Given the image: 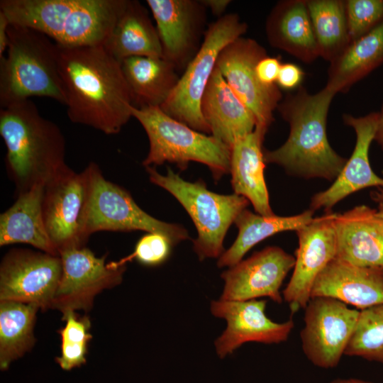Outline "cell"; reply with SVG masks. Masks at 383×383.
I'll use <instances>...</instances> for the list:
<instances>
[{
	"instance_id": "obj_36",
	"label": "cell",
	"mask_w": 383,
	"mask_h": 383,
	"mask_svg": "<svg viewBox=\"0 0 383 383\" xmlns=\"http://www.w3.org/2000/svg\"><path fill=\"white\" fill-rule=\"evenodd\" d=\"M282 63L278 57L268 55L262 58L257 64L255 71L261 83L266 86L277 84Z\"/></svg>"
},
{
	"instance_id": "obj_32",
	"label": "cell",
	"mask_w": 383,
	"mask_h": 383,
	"mask_svg": "<svg viewBox=\"0 0 383 383\" xmlns=\"http://www.w3.org/2000/svg\"><path fill=\"white\" fill-rule=\"evenodd\" d=\"M345 355L383 364V304L360 311Z\"/></svg>"
},
{
	"instance_id": "obj_15",
	"label": "cell",
	"mask_w": 383,
	"mask_h": 383,
	"mask_svg": "<svg viewBox=\"0 0 383 383\" xmlns=\"http://www.w3.org/2000/svg\"><path fill=\"white\" fill-rule=\"evenodd\" d=\"M335 215L332 211H326L296 231L298 248L295 263L290 280L283 291V299L292 313L305 309L316 278L336 257Z\"/></svg>"
},
{
	"instance_id": "obj_31",
	"label": "cell",
	"mask_w": 383,
	"mask_h": 383,
	"mask_svg": "<svg viewBox=\"0 0 383 383\" xmlns=\"http://www.w3.org/2000/svg\"><path fill=\"white\" fill-rule=\"evenodd\" d=\"M320 57L334 60L350 43L345 1L307 0Z\"/></svg>"
},
{
	"instance_id": "obj_5",
	"label": "cell",
	"mask_w": 383,
	"mask_h": 383,
	"mask_svg": "<svg viewBox=\"0 0 383 383\" xmlns=\"http://www.w3.org/2000/svg\"><path fill=\"white\" fill-rule=\"evenodd\" d=\"M48 97L64 105L59 48L35 29L10 24L7 55L0 60V106Z\"/></svg>"
},
{
	"instance_id": "obj_10",
	"label": "cell",
	"mask_w": 383,
	"mask_h": 383,
	"mask_svg": "<svg viewBox=\"0 0 383 383\" xmlns=\"http://www.w3.org/2000/svg\"><path fill=\"white\" fill-rule=\"evenodd\" d=\"M89 191L87 167L75 172L70 167L44 187L43 215L49 237L59 252L84 247V218Z\"/></svg>"
},
{
	"instance_id": "obj_34",
	"label": "cell",
	"mask_w": 383,
	"mask_h": 383,
	"mask_svg": "<svg viewBox=\"0 0 383 383\" xmlns=\"http://www.w3.org/2000/svg\"><path fill=\"white\" fill-rule=\"evenodd\" d=\"M345 7L350 43L383 22V0H347Z\"/></svg>"
},
{
	"instance_id": "obj_9",
	"label": "cell",
	"mask_w": 383,
	"mask_h": 383,
	"mask_svg": "<svg viewBox=\"0 0 383 383\" xmlns=\"http://www.w3.org/2000/svg\"><path fill=\"white\" fill-rule=\"evenodd\" d=\"M87 167L89 191L84 234L87 239L92 233L103 231L157 233L166 236L173 245L189 238L182 226L162 221L144 211L128 192L107 180L95 162Z\"/></svg>"
},
{
	"instance_id": "obj_4",
	"label": "cell",
	"mask_w": 383,
	"mask_h": 383,
	"mask_svg": "<svg viewBox=\"0 0 383 383\" xmlns=\"http://www.w3.org/2000/svg\"><path fill=\"white\" fill-rule=\"evenodd\" d=\"M128 0H1L11 24L41 32L67 48L103 45Z\"/></svg>"
},
{
	"instance_id": "obj_41",
	"label": "cell",
	"mask_w": 383,
	"mask_h": 383,
	"mask_svg": "<svg viewBox=\"0 0 383 383\" xmlns=\"http://www.w3.org/2000/svg\"><path fill=\"white\" fill-rule=\"evenodd\" d=\"M330 383H374L369 381H365L359 379H335L332 380Z\"/></svg>"
},
{
	"instance_id": "obj_28",
	"label": "cell",
	"mask_w": 383,
	"mask_h": 383,
	"mask_svg": "<svg viewBox=\"0 0 383 383\" xmlns=\"http://www.w3.org/2000/svg\"><path fill=\"white\" fill-rule=\"evenodd\" d=\"M383 64V22L370 33L352 41L330 62L326 87L346 93L353 85Z\"/></svg>"
},
{
	"instance_id": "obj_42",
	"label": "cell",
	"mask_w": 383,
	"mask_h": 383,
	"mask_svg": "<svg viewBox=\"0 0 383 383\" xmlns=\"http://www.w3.org/2000/svg\"><path fill=\"white\" fill-rule=\"evenodd\" d=\"M370 197L375 202H383V188H377L370 193Z\"/></svg>"
},
{
	"instance_id": "obj_40",
	"label": "cell",
	"mask_w": 383,
	"mask_h": 383,
	"mask_svg": "<svg viewBox=\"0 0 383 383\" xmlns=\"http://www.w3.org/2000/svg\"><path fill=\"white\" fill-rule=\"evenodd\" d=\"M374 141L380 146L383 150V104L378 111V124L375 134Z\"/></svg>"
},
{
	"instance_id": "obj_27",
	"label": "cell",
	"mask_w": 383,
	"mask_h": 383,
	"mask_svg": "<svg viewBox=\"0 0 383 383\" xmlns=\"http://www.w3.org/2000/svg\"><path fill=\"white\" fill-rule=\"evenodd\" d=\"M121 64L136 107H160L180 77L174 66L164 57H132Z\"/></svg>"
},
{
	"instance_id": "obj_18",
	"label": "cell",
	"mask_w": 383,
	"mask_h": 383,
	"mask_svg": "<svg viewBox=\"0 0 383 383\" xmlns=\"http://www.w3.org/2000/svg\"><path fill=\"white\" fill-rule=\"evenodd\" d=\"M294 263L295 257L279 247L270 246L256 252L222 273L224 287L220 299L268 297L280 304L283 300L280 287Z\"/></svg>"
},
{
	"instance_id": "obj_3",
	"label": "cell",
	"mask_w": 383,
	"mask_h": 383,
	"mask_svg": "<svg viewBox=\"0 0 383 383\" xmlns=\"http://www.w3.org/2000/svg\"><path fill=\"white\" fill-rule=\"evenodd\" d=\"M0 135L6 147V170L17 195L45 186L69 167L62 132L43 117L30 99L1 109Z\"/></svg>"
},
{
	"instance_id": "obj_24",
	"label": "cell",
	"mask_w": 383,
	"mask_h": 383,
	"mask_svg": "<svg viewBox=\"0 0 383 383\" xmlns=\"http://www.w3.org/2000/svg\"><path fill=\"white\" fill-rule=\"evenodd\" d=\"M265 32L271 46L305 63L320 57L307 0L278 1L267 18Z\"/></svg>"
},
{
	"instance_id": "obj_29",
	"label": "cell",
	"mask_w": 383,
	"mask_h": 383,
	"mask_svg": "<svg viewBox=\"0 0 383 383\" xmlns=\"http://www.w3.org/2000/svg\"><path fill=\"white\" fill-rule=\"evenodd\" d=\"M314 211L308 209L297 215L265 216L244 209L234 223L238 229L233 245L221 255L219 267H232L242 260L243 256L256 244L278 233L296 231L313 218Z\"/></svg>"
},
{
	"instance_id": "obj_8",
	"label": "cell",
	"mask_w": 383,
	"mask_h": 383,
	"mask_svg": "<svg viewBox=\"0 0 383 383\" xmlns=\"http://www.w3.org/2000/svg\"><path fill=\"white\" fill-rule=\"evenodd\" d=\"M248 25L237 13H227L211 23L203 41L184 69L172 92L160 106L173 118L204 133H211L201 111V101L221 50L243 36Z\"/></svg>"
},
{
	"instance_id": "obj_38",
	"label": "cell",
	"mask_w": 383,
	"mask_h": 383,
	"mask_svg": "<svg viewBox=\"0 0 383 383\" xmlns=\"http://www.w3.org/2000/svg\"><path fill=\"white\" fill-rule=\"evenodd\" d=\"M10 22L6 16L0 11V60L4 57L9 45V28Z\"/></svg>"
},
{
	"instance_id": "obj_7",
	"label": "cell",
	"mask_w": 383,
	"mask_h": 383,
	"mask_svg": "<svg viewBox=\"0 0 383 383\" xmlns=\"http://www.w3.org/2000/svg\"><path fill=\"white\" fill-rule=\"evenodd\" d=\"M145 168L150 181L174 196L190 216L197 231L194 250L199 260L219 258L224 252L223 243L229 227L247 209L249 201L235 193L213 192L202 180L186 181L170 167L165 175L155 167Z\"/></svg>"
},
{
	"instance_id": "obj_25",
	"label": "cell",
	"mask_w": 383,
	"mask_h": 383,
	"mask_svg": "<svg viewBox=\"0 0 383 383\" xmlns=\"http://www.w3.org/2000/svg\"><path fill=\"white\" fill-rule=\"evenodd\" d=\"M44 185L17 195L13 204L0 215V245L25 243L50 255L59 252L48 233L43 215Z\"/></svg>"
},
{
	"instance_id": "obj_12",
	"label": "cell",
	"mask_w": 383,
	"mask_h": 383,
	"mask_svg": "<svg viewBox=\"0 0 383 383\" xmlns=\"http://www.w3.org/2000/svg\"><path fill=\"white\" fill-rule=\"evenodd\" d=\"M360 311L330 297L311 298L300 333L302 350L314 365L335 367L349 343Z\"/></svg>"
},
{
	"instance_id": "obj_37",
	"label": "cell",
	"mask_w": 383,
	"mask_h": 383,
	"mask_svg": "<svg viewBox=\"0 0 383 383\" xmlns=\"http://www.w3.org/2000/svg\"><path fill=\"white\" fill-rule=\"evenodd\" d=\"M304 72L300 67L294 63H283L281 65L277 84L279 87L291 90L298 89L304 79Z\"/></svg>"
},
{
	"instance_id": "obj_2",
	"label": "cell",
	"mask_w": 383,
	"mask_h": 383,
	"mask_svg": "<svg viewBox=\"0 0 383 383\" xmlns=\"http://www.w3.org/2000/svg\"><path fill=\"white\" fill-rule=\"evenodd\" d=\"M336 94L325 87L310 94L300 86L288 93L277 109L289 125V134L278 148L264 150L265 163L276 164L295 176L334 181L347 159L331 146L326 134L327 116Z\"/></svg>"
},
{
	"instance_id": "obj_17",
	"label": "cell",
	"mask_w": 383,
	"mask_h": 383,
	"mask_svg": "<svg viewBox=\"0 0 383 383\" xmlns=\"http://www.w3.org/2000/svg\"><path fill=\"white\" fill-rule=\"evenodd\" d=\"M267 301H212L211 311L227 322L226 329L215 341L218 355L223 358L247 342L279 343L287 340L294 327L290 318L283 323L270 320L265 314Z\"/></svg>"
},
{
	"instance_id": "obj_6",
	"label": "cell",
	"mask_w": 383,
	"mask_h": 383,
	"mask_svg": "<svg viewBox=\"0 0 383 383\" xmlns=\"http://www.w3.org/2000/svg\"><path fill=\"white\" fill-rule=\"evenodd\" d=\"M131 113L148 138L145 167L170 162L184 170L190 162H198L210 169L215 180L230 172L231 148L213 135L173 118L160 106H133Z\"/></svg>"
},
{
	"instance_id": "obj_20",
	"label": "cell",
	"mask_w": 383,
	"mask_h": 383,
	"mask_svg": "<svg viewBox=\"0 0 383 383\" xmlns=\"http://www.w3.org/2000/svg\"><path fill=\"white\" fill-rule=\"evenodd\" d=\"M336 213V257L362 267H383V202Z\"/></svg>"
},
{
	"instance_id": "obj_23",
	"label": "cell",
	"mask_w": 383,
	"mask_h": 383,
	"mask_svg": "<svg viewBox=\"0 0 383 383\" xmlns=\"http://www.w3.org/2000/svg\"><path fill=\"white\" fill-rule=\"evenodd\" d=\"M267 129L256 126L254 131L237 139L231 148L230 172L234 193L246 198L256 213L274 215L270 204L264 171L262 143Z\"/></svg>"
},
{
	"instance_id": "obj_39",
	"label": "cell",
	"mask_w": 383,
	"mask_h": 383,
	"mask_svg": "<svg viewBox=\"0 0 383 383\" xmlns=\"http://www.w3.org/2000/svg\"><path fill=\"white\" fill-rule=\"evenodd\" d=\"M202 4L210 9L211 13L218 18L223 16L228 6L231 4L230 0H201Z\"/></svg>"
},
{
	"instance_id": "obj_35",
	"label": "cell",
	"mask_w": 383,
	"mask_h": 383,
	"mask_svg": "<svg viewBox=\"0 0 383 383\" xmlns=\"http://www.w3.org/2000/svg\"><path fill=\"white\" fill-rule=\"evenodd\" d=\"M172 246L166 236L157 233H148L139 239L133 253L118 262L126 265L135 259L144 265H159L169 257Z\"/></svg>"
},
{
	"instance_id": "obj_14",
	"label": "cell",
	"mask_w": 383,
	"mask_h": 383,
	"mask_svg": "<svg viewBox=\"0 0 383 383\" xmlns=\"http://www.w3.org/2000/svg\"><path fill=\"white\" fill-rule=\"evenodd\" d=\"M62 272L51 309L89 311L95 296L121 283L126 265L106 263V255L96 257L89 248H72L60 252Z\"/></svg>"
},
{
	"instance_id": "obj_22",
	"label": "cell",
	"mask_w": 383,
	"mask_h": 383,
	"mask_svg": "<svg viewBox=\"0 0 383 383\" xmlns=\"http://www.w3.org/2000/svg\"><path fill=\"white\" fill-rule=\"evenodd\" d=\"M201 114L211 135L229 148L252 132L257 121L216 66L201 101Z\"/></svg>"
},
{
	"instance_id": "obj_19",
	"label": "cell",
	"mask_w": 383,
	"mask_h": 383,
	"mask_svg": "<svg viewBox=\"0 0 383 383\" xmlns=\"http://www.w3.org/2000/svg\"><path fill=\"white\" fill-rule=\"evenodd\" d=\"M343 119L355 131V148L332 185L311 197L309 209L313 211L320 209L331 211L339 201L363 189L383 188V177L373 171L369 157L370 148L374 140L377 128L378 111L359 117L344 114Z\"/></svg>"
},
{
	"instance_id": "obj_16",
	"label": "cell",
	"mask_w": 383,
	"mask_h": 383,
	"mask_svg": "<svg viewBox=\"0 0 383 383\" xmlns=\"http://www.w3.org/2000/svg\"><path fill=\"white\" fill-rule=\"evenodd\" d=\"M146 4L156 23L163 57L177 70L185 69L201 44L206 7L196 0H147Z\"/></svg>"
},
{
	"instance_id": "obj_26",
	"label": "cell",
	"mask_w": 383,
	"mask_h": 383,
	"mask_svg": "<svg viewBox=\"0 0 383 383\" xmlns=\"http://www.w3.org/2000/svg\"><path fill=\"white\" fill-rule=\"evenodd\" d=\"M103 46L120 62L132 57H163L156 26L135 0H128Z\"/></svg>"
},
{
	"instance_id": "obj_13",
	"label": "cell",
	"mask_w": 383,
	"mask_h": 383,
	"mask_svg": "<svg viewBox=\"0 0 383 383\" xmlns=\"http://www.w3.org/2000/svg\"><path fill=\"white\" fill-rule=\"evenodd\" d=\"M62 272L60 255L28 249L11 250L0 265V301L51 309Z\"/></svg>"
},
{
	"instance_id": "obj_1",
	"label": "cell",
	"mask_w": 383,
	"mask_h": 383,
	"mask_svg": "<svg viewBox=\"0 0 383 383\" xmlns=\"http://www.w3.org/2000/svg\"><path fill=\"white\" fill-rule=\"evenodd\" d=\"M58 48L69 119L106 135L118 133L134 106L121 62L103 45Z\"/></svg>"
},
{
	"instance_id": "obj_21",
	"label": "cell",
	"mask_w": 383,
	"mask_h": 383,
	"mask_svg": "<svg viewBox=\"0 0 383 383\" xmlns=\"http://www.w3.org/2000/svg\"><path fill=\"white\" fill-rule=\"evenodd\" d=\"M330 297L361 310L383 304V267L333 259L316 278L311 298Z\"/></svg>"
},
{
	"instance_id": "obj_30",
	"label": "cell",
	"mask_w": 383,
	"mask_h": 383,
	"mask_svg": "<svg viewBox=\"0 0 383 383\" xmlns=\"http://www.w3.org/2000/svg\"><path fill=\"white\" fill-rule=\"evenodd\" d=\"M34 304L0 301V368L22 357L35 343L33 328L38 310Z\"/></svg>"
},
{
	"instance_id": "obj_33",
	"label": "cell",
	"mask_w": 383,
	"mask_h": 383,
	"mask_svg": "<svg viewBox=\"0 0 383 383\" xmlns=\"http://www.w3.org/2000/svg\"><path fill=\"white\" fill-rule=\"evenodd\" d=\"M65 326L59 330L61 337V355L55 361L64 370H71L86 362L88 343L92 336L89 333L91 322L87 316H79L74 311L62 313Z\"/></svg>"
},
{
	"instance_id": "obj_11",
	"label": "cell",
	"mask_w": 383,
	"mask_h": 383,
	"mask_svg": "<svg viewBox=\"0 0 383 383\" xmlns=\"http://www.w3.org/2000/svg\"><path fill=\"white\" fill-rule=\"evenodd\" d=\"M267 55L266 50L255 40L241 36L221 50L216 66L252 113L256 126L268 130L274 121L273 112L283 98L277 84L266 86L257 76L256 65Z\"/></svg>"
}]
</instances>
